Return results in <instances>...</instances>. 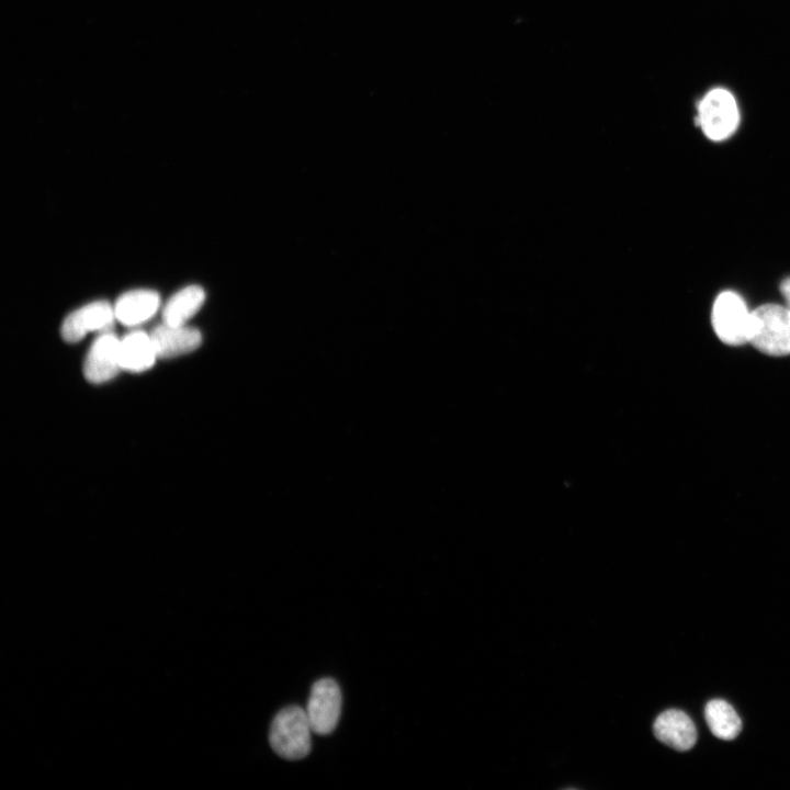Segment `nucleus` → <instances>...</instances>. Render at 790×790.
Segmentation results:
<instances>
[{
  "mask_svg": "<svg viewBox=\"0 0 790 790\" xmlns=\"http://www.w3.org/2000/svg\"><path fill=\"white\" fill-rule=\"evenodd\" d=\"M748 343L772 357L790 354V309L764 304L751 312Z\"/></svg>",
  "mask_w": 790,
  "mask_h": 790,
  "instance_id": "1",
  "label": "nucleus"
},
{
  "mask_svg": "<svg viewBox=\"0 0 790 790\" xmlns=\"http://www.w3.org/2000/svg\"><path fill=\"white\" fill-rule=\"evenodd\" d=\"M311 732L306 711L298 706H289L279 711L271 723L270 745L285 759H301L311 751Z\"/></svg>",
  "mask_w": 790,
  "mask_h": 790,
  "instance_id": "2",
  "label": "nucleus"
},
{
  "mask_svg": "<svg viewBox=\"0 0 790 790\" xmlns=\"http://www.w3.org/2000/svg\"><path fill=\"white\" fill-rule=\"evenodd\" d=\"M696 124L713 142L732 136L740 124V111L734 95L723 88L710 90L698 105Z\"/></svg>",
  "mask_w": 790,
  "mask_h": 790,
  "instance_id": "3",
  "label": "nucleus"
},
{
  "mask_svg": "<svg viewBox=\"0 0 790 790\" xmlns=\"http://www.w3.org/2000/svg\"><path fill=\"white\" fill-rule=\"evenodd\" d=\"M751 312L744 300L735 292L724 291L718 295L712 307V326L718 338L729 346L748 342Z\"/></svg>",
  "mask_w": 790,
  "mask_h": 790,
  "instance_id": "4",
  "label": "nucleus"
},
{
  "mask_svg": "<svg viewBox=\"0 0 790 790\" xmlns=\"http://www.w3.org/2000/svg\"><path fill=\"white\" fill-rule=\"evenodd\" d=\"M305 711L314 733L330 734L337 726L341 711L338 684L331 678L317 680L312 686Z\"/></svg>",
  "mask_w": 790,
  "mask_h": 790,
  "instance_id": "5",
  "label": "nucleus"
},
{
  "mask_svg": "<svg viewBox=\"0 0 790 790\" xmlns=\"http://www.w3.org/2000/svg\"><path fill=\"white\" fill-rule=\"evenodd\" d=\"M120 370V339L104 331L94 340L87 354L84 376L91 383H103L114 377Z\"/></svg>",
  "mask_w": 790,
  "mask_h": 790,
  "instance_id": "6",
  "label": "nucleus"
},
{
  "mask_svg": "<svg viewBox=\"0 0 790 790\" xmlns=\"http://www.w3.org/2000/svg\"><path fill=\"white\" fill-rule=\"evenodd\" d=\"M115 318L114 307L108 302H93L65 318L61 325V336L68 342H76L90 331L108 330Z\"/></svg>",
  "mask_w": 790,
  "mask_h": 790,
  "instance_id": "7",
  "label": "nucleus"
},
{
  "mask_svg": "<svg viewBox=\"0 0 790 790\" xmlns=\"http://www.w3.org/2000/svg\"><path fill=\"white\" fill-rule=\"evenodd\" d=\"M653 732L659 742L679 752L690 749L697 741L692 720L676 709L662 712L653 724Z\"/></svg>",
  "mask_w": 790,
  "mask_h": 790,
  "instance_id": "8",
  "label": "nucleus"
},
{
  "mask_svg": "<svg viewBox=\"0 0 790 790\" xmlns=\"http://www.w3.org/2000/svg\"><path fill=\"white\" fill-rule=\"evenodd\" d=\"M158 358H173L195 350L202 341L199 330L184 325L162 324L150 334Z\"/></svg>",
  "mask_w": 790,
  "mask_h": 790,
  "instance_id": "9",
  "label": "nucleus"
},
{
  "mask_svg": "<svg viewBox=\"0 0 790 790\" xmlns=\"http://www.w3.org/2000/svg\"><path fill=\"white\" fill-rule=\"evenodd\" d=\"M159 307V295L149 290L131 291L123 294L114 305L115 317L127 326L148 320Z\"/></svg>",
  "mask_w": 790,
  "mask_h": 790,
  "instance_id": "10",
  "label": "nucleus"
},
{
  "mask_svg": "<svg viewBox=\"0 0 790 790\" xmlns=\"http://www.w3.org/2000/svg\"><path fill=\"white\" fill-rule=\"evenodd\" d=\"M121 365L131 372L145 371L158 358L151 337L144 331H133L120 340Z\"/></svg>",
  "mask_w": 790,
  "mask_h": 790,
  "instance_id": "11",
  "label": "nucleus"
},
{
  "mask_svg": "<svg viewBox=\"0 0 790 790\" xmlns=\"http://www.w3.org/2000/svg\"><path fill=\"white\" fill-rule=\"evenodd\" d=\"M204 290L199 285L187 286L177 292L162 309V319L169 325H184L202 307Z\"/></svg>",
  "mask_w": 790,
  "mask_h": 790,
  "instance_id": "12",
  "label": "nucleus"
},
{
  "mask_svg": "<svg viewBox=\"0 0 790 790\" xmlns=\"http://www.w3.org/2000/svg\"><path fill=\"white\" fill-rule=\"evenodd\" d=\"M704 718L712 734L721 740H733L742 730V721L734 708L721 699L707 703Z\"/></svg>",
  "mask_w": 790,
  "mask_h": 790,
  "instance_id": "13",
  "label": "nucleus"
},
{
  "mask_svg": "<svg viewBox=\"0 0 790 790\" xmlns=\"http://www.w3.org/2000/svg\"><path fill=\"white\" fill-rule=\"evenodd\" d=\"M780 293L785 297L787 307L790 309V276L780 283Z\"/></svg>",
  "mask_w": 790,
  "mask_h": 790,
  "instance_id": "14",
  "label": "nucleus"
}]
</instances>
